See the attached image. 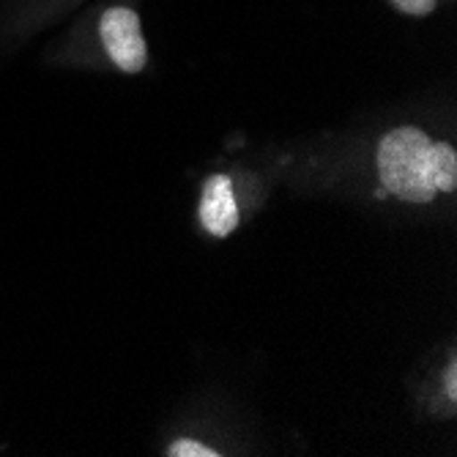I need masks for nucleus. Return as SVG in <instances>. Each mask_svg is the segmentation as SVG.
<instances>
[{"label":"nucleus","instance_id":"1","mask_svg":"<svg viewBox=\"0 0 457 457\" xmlns=\"http://www.w3.org/2000/svg\"><path fill=\"white\" fill-rule=\"evenodd\" d=\"M433 143L417 127H400L381 140L378 173L384 187L408 203H430L436 195L430 179Z\"/></svg>","mask_w":457,"mask_h":457},{"label":"nucleus","instance_id":"2","mask_svg":"<svg viewBox=\"0 0 457 457\" xmlns=\"http://www.w3.org/2000/svg\"><path fill=\"white\" fill-rule=\"evenodd\" d=\"M99 36H102V45H104L107 55L112 58V63L120 71L137 74L145 69L148 47H145L137 12H132L127 6L107 9L99 20Z\"/></svg>","mask_w":457,"mask_h":457},{"label":"nucleus","instance_id":"3","mask_svg":"<svg viewBox=\"0 0 457 457\" xmlns=\"http://www.w3.org/2000/svg\"><path fill=\"white\" fill-rule=\"evenodd\" d=\"M200 222L217 238H225L238 225V205L233 195V184L228 176H212L203 187L200 200Z\"/></svg>","mask_w":457,"mask_h":457},{"label":"nucleus","instance_id":"4","mask_svg":"<svg viewBox=\"0 0 457 457\" xmlns=\"http://www.w3.org/2000/svg\"><path fill=\"white\" fill-rule=\"evenodd\" d=\"M430 179L436 192H454L457 187V154L449 143H433Z\"/></svg>","mask_w":457,"mask_h":457},{"label":"nucleus","instance_id":"5","mask_svg":"<svg viewBox=\"0 0 457 457\" xmlns=\"http://www.w3.org/2000/svg\"><path fill=\"white\" fill-rule=\"evenodd\" d=\"M168 454H173V457H217L220 452H214V449H209V446H203V444H197V441H176L173 446H170V452Z\"/></svg>","mask_w":457,"mask_h":457},{"label":"nucleus","instance_id":"6","mask_svg":"<svg viewBox=\"0 0 457 457\" xmlns=\"http://www.w3.org/2000/svg\"><path fill=\"white\" fill-rule=\"evenodd\" d=\"M392 4L408 17H428L436 12L438 0H392Z\"/></svg>","mask_w":457,"mask_h":457},{"label":"nucleus","instance_id":"7","mask_svg":"<svg viewBox=\"0 0 457 457\" xmlns=\"http://www.w3.org/2000/svg\"><path fill=\"white\" fill-rule=\"evenodd\" d=\"M457 370L454 367H449V378H446V389H449V397H454L457 395Z\"/></svg>","mask_w":457,"mask_h":457}]
</instances>
